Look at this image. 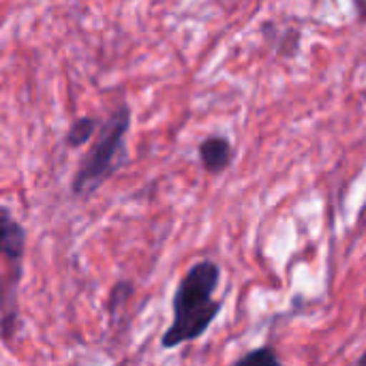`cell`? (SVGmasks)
<instances>
[{"label":"cell","instance_id":"obj_1","mask_svg":"<svg viewBox=\"0 0 366 366\" xmlns=\"http://www.w3.org/2000/svg\"><path fill=\"white\" fill-rule=\"evenodd\" d=\"M219 285L221 266L214 259L195 262L182 274L172 298V324L161 337L163 350H176L208 332L223 307V302L214 298Z\"/></svg>","mask_w":366,"mask_h":366},{"label":"cell","instance_id":"obj_2","mask_svg":"<svg viewBox=\"0 0 366 366\" xmlns=\"http://www.w3.org/2000/svg\"><path fill=\"white\" fill-rule=\"evenodd\" d=\"M131 129V107L127 103L118 105L99 127L92 148L81 159L73 182L71 193L79 199L94 195L105 180H109L124 157V137Z\"/></svg>","mask_w":366,"mask_h":366},{"label":"cell","instance_id":"obj_3","mask_svg":"<svg viewBox=\"0 0 366 366\" xmlns=\"http://www.w3.org/2000/svg\"><path fill=\"white\" fill-rule=\"evenodd\" d=\"M21 279V268H11L4 277H0V337L11 341L19 328V311H17V285Z\"/></svg>","mask_w":366,"mask_h":366},{"label":"cell","instance_id":"obj_4","mask_svg":"<svg viewBox=\"0 0 366 366\" xmlns=\"http://www.w3.org/2000/svg\"><path fill=\"white\" fill-rule=\"evenodd\" d=\"M26 251V229L13 217V212L0 204V255L6 257L15 268H21Z\"/></svg>","mask_w":366,"mask_h":366},{"label":"cell","instance_id":"obj_5","mask_svg":"<svg viewBox=\"0 0 366 366\" xmlns=\"http://www.w3.org/2000/svg\"><path fill=\"white\" fill-rule=\"evenodd\" d=\"M197 152H199V161H202L204 169L208 174H212V176L223 174L232 165V161H234V146L223 135H210V137H206L199 144Z\"/></svg>","mask_w":366,"mask_h":366},{"label":"cell","instance_id":"obj_6","mask_svg":"<svg viewBox=\"0 0 366 366\" xmlns=\"http://www.w3.org/2000/svg\"><path fill=\"white\" fill-rule=\"evenodd\" d=\"M99 127H101V122H99L97 118H92V116H81V118H77V120L71 122V127H69V131H66V135H64V144H66L69 148H81L90 137L97 135Z\"/></svg>","mask_w":366,"mask_h":366},{"label":"cell","instance_id":"obj_7","mask_svg":"<svg viewBox=\"0 0 366 366\" xmlns=\"http://www.w3.org/2000/svg\"><path fill=\"white\" fill-rule=\"evenodd\" d=\"M232 366H283V365H281V360H279V356H277L274 347L264 345V347H257V350H253V352H249V354L240 356V358H238V360H236Z\"/></svg>","mask_w":366,"mask_h":366},{"label":"cell","instance_id":"obj_8","mask_svg":"<svg viewBox=\"0 0 366 366\" xmlns=\"http://www.w3.org/2000/svg\"><path fill=\"white\" fill-rule=\"evenodd\" d=\"M131 283H127V281H122V283H118L116 287H114V292H112V300H109V309L114 311V307H116V302H122L124 298H129L131 296Z\"/></svg>","mask_w":366,"mask_h":366},{"label":"cell","instance_id":"obj_9","mask_svg":"<svg viewBox=\"0 0 366 366\" xmlns=\"http://www.w3.org/2000/svg\"><path fill=\"white\" fill-rule=\"evenodd\" d=\"M354 6H356V11H358L360 19H366V4H365V2H356Z\"/></svg>","mask_w":366,"mask_h":366},{"label":"cell","instance_id":"obj_10","mask_svg":"<svg viewBox=\"0 0 366 366\" xmlns=\"http://www.w3.org/2000/svg\"><path fill=\"white\" fill-rule=\"evenodd\" d=\"M356 366H366V352L360 356V360H358V365Z\"/></svg>","mask_w":366,"mask_h":366}]
</instances>
